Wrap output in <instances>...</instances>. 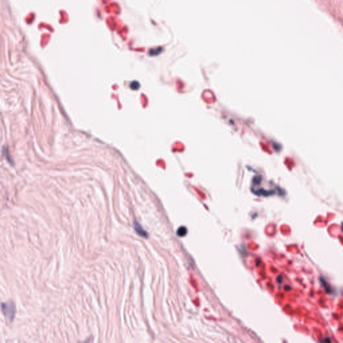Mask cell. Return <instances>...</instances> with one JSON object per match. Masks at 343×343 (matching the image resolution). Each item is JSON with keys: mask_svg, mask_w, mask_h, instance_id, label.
<instances>
[{"mask_svg": "<svg viewBox=\"0 0 343 343\" xmlns=\"http://www.w3.org/2000/svg\"><path fill=\"white\" fill-rule=\"evenodd\" d=\"M2 311L5 316L9 318V320H12L15 315V306L12 303H3L2 305Z\"/></svg>", "mask_w": 343, "mask_h": 343, "instance_id": "1", "label": "cell"}, {"mask_svg": "<svg viewBox=\"0 0 343 343\" xmlns=\"http://www.w3.org/2000/svg\"><path fill=\"white\" fill-rule=\"evenodd\" d=\"M134 228H135V230L136 231L137 233L141 236V237H148V233L145 231L144 229L141 227V226L139 224V223L135 221V225H134Z\"/></svg>", "mask_w": 343, "mask_h": 343, "instance_id": "2", "label": "cell"}, {"mask_svg": "<svg viewBox=\"0 0 343 343\" xmlns=\"http://www.w3.org/2000/svg\"><path fill=\"white\" fill-rule=\"evenodd\" d=\"M187 234V229L185 226H180V227L178 229L177 231V235L179 237H184Z\"/></svg>", "mask_w": 343, "mask_h": 343, "instance_id": "3", "label": "cell"}, {"mask_svg": "<svg viewBox=\"0 0 343 343\" xmlns=\"http://www.w3.org/2000/svg\"><path fill=\"white\" fill-rule=\"evenodd\" d=\"M139 87H140V85H139V83L138 82H133L131 83L130 87L132 89H138L139 88Z\"/></svg>", "mask_w": 343, "mask_h": 343, "instance_id": "4", "label": "cell"}, {"mask_svg": "<svg viewBox=\"0 0 343 343\" xmlns=\"http://www.w3.org/2000/svg\"><path fill=\"white\" fill-rule=\"evenodd\" d=\"M342 230H343V223H342Z\"/></svg>", "mask_w": 343, "mask_h": 343, "instance_id": "5", "label": "cell"}]
</instances>
